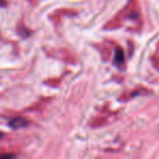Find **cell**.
I'll list each match as a JSON object with an SVG mask.
<instances>
[{"instance_id": "cell-1", "label": "cell", "mask_w": 159, "mask_h": 159, "mask_svg": "<svg viewBox=\"0 0 159 159\" xmlns=\"http://www.w3.org/2000/svg\"><path fill=\"white\" fill-rule=\"evenodd\" d=\"M27 120H25L24 118H14L10 121V126L12 129H21L27 125Z\"/></svg>"}, {"instance_id": "cell-2", "label": "cell", "mask_w": 159, "mask_h": 159, "mask_svg": "<svg viewBox=\"0 0 159 159\" xmlns=\"http://www.w3.org/2000/svg\"><path fill=\"white\" fill-rule=\"evenodd\" d=\"M124 62V53L121 48H117L115 51V63L117 66H122Z\"/></svg>"}, {"instance_id": "cell-3", "label": "cell", "mask_w": 159, "mask_h": 159, "mask_svg": "<svg viewBox=\"0 0 159 159\" xmlns=\"http://www.w3.org/2000/svg\"><path fill=\"white\" fill-rule=\"evenodd\" d=\"M0 159H16L14 154H2L0 155Z\"/></svg>"}, {"instance_id": "cell-4", "label": "cell", "mask_w": 159, "mask_h": 159, "mask_svg": "<svg viewBox=\"0 0 159 159\" xmlns=\"http://www.w3.org/2000/svg\"><path fill=\"white\" fill-rule=\"evenodd\" d=\"M1 137H2V133L0 132V139H1Z\"/></svg>"}]
</instances>
